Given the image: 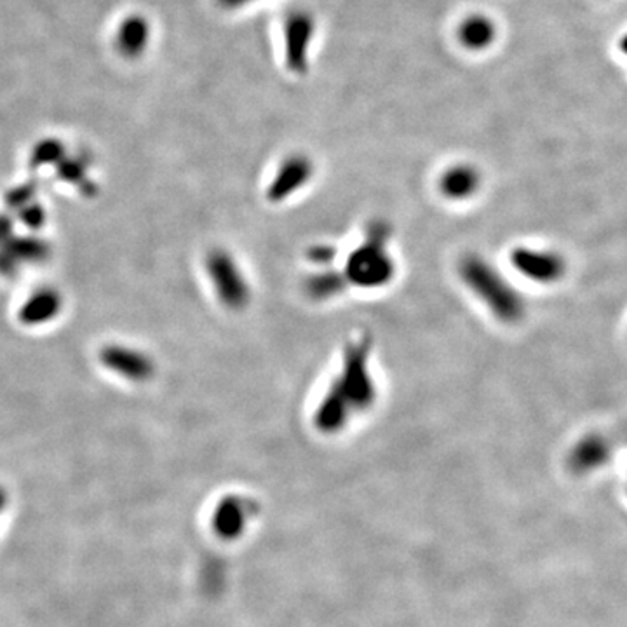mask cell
Returning <instances> with one entry per match:
<instances>
[{
	"label": "cell",
	"mask_w": 627,
	"mask_h": 627,
	"mask_svg": "<svg viewBox=\"0 0 627 627\" xmlns=\"http://www.w3.org/2000/svg\"><path fill=\"white\" fill-rule=\"evenodd\" d=\"M368 354L370 344L366 339L349 345L342 373L339 379L333 380L317 406L314 420L321 431H339L347 424L352 413L364 412L375 403L376 388L370 373Z\"/></svg>",
	"instance_id": "cell-1"
},
{
	"label": "cell",
	"mask_w": 627,
	"mask_h": 627,
	"mask_svg": "<svg viewBox=\"0 0 627 627\" xmlns=\"http://www.w3.org/2000/svg\"><path fill=\"white\" fill-rule=\"evenodd\" d=\"M460 276L469 290L503 323H516L523 316L525 305L518 292L509 286L480 256H468L460 264Z\"/></svg>",
	"instance_id": "cell-2"
},
{
	"label": "cell",
	"mask_w": 627,
	"mask_h": 627,
	"mask_svg": "<svg viewBox=\"0 0 627 627\" xmlns=\"http://www.w3.org/2000/svg\"><path fill=\"white\" fill-rule=\"evenodd\" d=\"M388 241V225L373 224L370 227L366 239L349 256L344 274L347 284H356L360 288H380L392 280L394 262L385 248Z\"/></svg>",
	"instance_id": "cell-3"
},
{
	"label": "cell",
	"mask_w": 627,
	"mask_h": 627,
	"mask_svg": "<svg viewBox=\"0 0 627 627\" xmlns=\"http://www.w3.org/2000/svg\"><path fill=\"white\" fill-rule=\"evenodd\" d=\"M206 268L222 304L227 305L228 308H241L248 304V283L228 253L221 249L213 252L206 261Z\"/></svg>",
	"instance_id": "cell-4"
},
{
	"label": "cell",
	"mask_w": 627,
	"mask_h": 627,
	"mask_svg": "<svg viewBox=\"0 0 627 627\" xmlns=\"http://www.w3.org/2000/svg\"><path fill=\"white\" fill-rule=\"evenodd\" d=\"M314 33H316V21L311 12L304 9H295L284 20V60L288 65L290 72H307Z\"/></svg>",
	"instance_id": "cell-5"
},
{
	"label": "cell",
	"mask_w": 627,
	"mask_h": 627,
	"mask_svg": "<svg viewBox=\"0 0 627 627\" xmlns=\"http://www.w3.org/2000/svg\"><path fill=\"white\" fill-rule=\"evenodd\" d=\"M101 364L129 382H147L153 379L154 363L145 352L126 345H107L100 354Z\"/></svg>",
	"instance_id": "cell-6"
},
{
	"label": "cell",
	"mask_w": 627,
	"mask_h": 627,
	"mask_svg": "<svg viewBox=\"0 0 627 627\" xmlns=\"http://www.w3.org/2000/svg\"><path fill=\"white\" fill-rule=\"evenodd\" d=\"M512 265L537 283H555L565 274V261L560 255L539 249H515Z\"/></svg>",
	"instance_id": "cell-7"
},
{
	"label": "cell",
	"mask_w": 627,
	"mask_h": 627,
	"mask_svg": "<svg viewBox=\"0 0 627 627\" xmlns=\"http://www.w3.org/2000/svg\"><path fill=\"white\" fill-rule=\"evenodd\" d=\"M312 176V163L305 156H292L284 160L283 165L277 169L271 187H268V197L272 200H283L290 197V194L296 193L298 188L304 187Z\"/></svg>",
	"instance_id": "cell-8"
},
{
	"label": "cell",
	"mask_w": 627,
	"mask_h": 627,
	"mask_svg": "<svg viewBox=\"0 0 627 627\" xmlns=\"http://www.w3.org/2000/svg\"><path fill=\"white\" fill-rule=\"evenodd\" d=\"M61 296L55 290H39L33 293L20 311V320L29 326L49 323L60 314Z\"/></svg>",
	"instance_id": "cell-9"
},
{
	"label": "cell",
	"mask_w": 627,
	"mask_h": 627,
	"mask_svg": "<svg viewBox=\"0 0 627 627\" xmlns=\"http://www.w3.org/2000/svg\"><path fill=\"white\" fill-rule=\"evenodd\" d=\"M480 173L469 165H457L441 175L440 188L450 199H468L480 187Z\"/></svg>",
	"instance_id": "cell-10"
},
{
	"label": "cell",
	"mask_w": 627,
	"mask_h": 627,
	"mask_svg": "<svg viewBox=\"0 0 627 627\" xmlns=\"http://www.w3.org/2000/svg\"><path fill=\"white\" fill-rule=\"evenodd\" d=\"M497 27L483 14L466 18L459 27V42L469 51H483L493 45Z\"/></svg>",
	"instance_id": "cell-11"
},
{
	"label": "cell",
	"mask_w": 627,
	"mask_h": 627,
	"mask_svg": "<svg viewBox=\"0 0 627 627\" xmlns=\"http://www.w3.org/2000/svg\"><path fill=\"white\" fill-rule=\"evenodd\" d=\"M345 284L347 281L342 274L332 271L320 272L307 281V292L316 300H326L330 296L339 295L345 288Z\"/></svg>",
	"instance_id": "cell-12"
},
{
	"label": "cell",
	"mask_w": 627,
	"mask_h": 627,
	"mask_svg": "<svg viewBox=\"0 0 627 627\" xmlns=\"http://www.w3.org/2000/svg\"><path fill=\"white\" fill-rule=\"evenodd\" d=\"M147 25L144 21H131L126 25L125 32H123V45L131 52L140 51L147 42Z\"/></svg>",
	"instance_id": "cell-13"
},
{
	"label": "cell",
	"mask_w": 627,
	"mask_h": 627,
	"mask_svg": "<svg viewBox=\"0 0 627 627\" xmlns=\"http://www.w3.org/2000/svg\"><path fill=\"white\" fill-rule=\"evenodd\" d=\"M241 516L244 512L241 511V503L234 502L222 503L221 511H218V523H221V531H231V533H237L241 528Z\"/></svg>",
	"instance_id": "cell-14"
},
{
	"label": "cell",
	"mask_w": 627,
	"mask_h": 627,
	"mask_svg": "<svg viewBox=\"0 0 627 627\" xmlns=\"http://www.w3.org/2000/svg\"><path fill=\"white\" fill-rule=\"evenodd\" d=\"M258 0H218V4L227 11H236V9L246 8V6L255 4Z\"/></svg>",
	"instance_id": "cell-15"
},
{
	"label": "cell",
	"mask_w": 627,
	"mask_h": 627,
	"mask_svg": "<svg viewBox=\"0 0 627 627\" xmlns=\"http://www.w3.org/2000/svg\"><path fill=\"white\" fill-rule=\"evenodd\" d=\"M620 51H623L627 57V33L623 37V39H620Z\"/></svg>",
	"instance_id": "cell-16"
},
{
	"label": "cell",
	"mask_w": 627,
	"mask_h": 627,
	"mask_svg": "<svg viewBox=\"0 0 627 627\" xmlns=\"http://www.w3.org/2000/svg\"><path fill=\"white\" fill-rule=\"evenodd\" d=\"M6 506V493L4 490H2V488H0V511H2V509H4Z\"/></svg>",
	"instance_id": "cell-17"
}]
</instances>
